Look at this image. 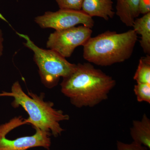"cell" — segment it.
I'll list each match as a JSON object with an SVG mask.
<instances>
[{"instance_id": "ac0fdd59", "label": "cell", "mask_w": 150, "mask_h": 150, "mask_svg": "<svg viewBox=\"0 0 150 150\" xmlns=\"http://www.w3.org/2000/svg\"><path fill=\"white\" fill-rule=\"evenodd\" d=\"M4 38L3 37V33L1 30L0 29V58L2 56L3 51H4V46H3Z\"/></svg>"}, {"instance_id": "3957f363", "label": "cell", "mask_w": 150, "mask_h": 150, "mask_svg": "<svg viewBox=\"0 0 150 150\" xmlns=\"http://www.w3.org/2000/svg\"><path fill=\"white\" fill-rule=\"evenodd\" d=\"M137 40L133 29L122 33L108 30L88 40L83 46V57L101 67L121 63L131 58Z\"/></svg>"}, {"instance_id": "4fadbf2b", "label": "cell", "mask_w": 150, "mask_h": 150, "mask_svg": "<svg viewBox=\"0 0 150 150\" xmlns=\"http://www.w3.org/2000/svg\"><path fill=\"white\" fill-rule=\"evenodd\" d=\"M26 124H28L26 119H23L21 116L12 118L7 123L0 125V138L6 137L12 130Z\"/></svg>"}, {"instance_id": "5bb4252c", "label": "cell", "mask_w": 150, "mask_h": 150, "mask_svg": "<svg viewBox=\"0 0 150 150\" xmlns=\"http://www.w3.org/2000/svg\"><path fill=\"white\" fill-rule=\"evenodd\" d=\"M134 92L139 102L150 103V84L137 83L134 86Z\"/></svg>"}, {"instance_id": "7c38bea8", "label": "cell", "mask_w": 150, "mask_h": 150, "mask_svg": "<svg viewBox=\"0 0 150 150\" xmlns=\"http://www.w3.org/2000/svg\"><path fill=\"white\" fill-rule=\"evenodd\" d=\"M137 83L150 84V56L147 55L140 59L134 76Z\"/></svg>"}, {"instance_id": "5b68a950", "label": "cell", "mask_w": 150, "mask_h": 150, "mask_svg": "<svg viewBox=\"0 0 150 150\" xmlns=\"http://www.w3.org/2000/svg\"><path fill=\"white\" fill-rule=\"evenodd\" d=\"M92 32L91 28L83 25L55 30L48 37L46 47L64 58H69L76 48L85 44L91 37Z\"/></svg>"}, {"instance_id": "8992f818", "label": "cell", "mask_w": 150, "mask_h": 150, "mask_svg": "<svg viewBox=\"0 0 150 150\" xmlns=\"http://www.w3.org/2000/svg\"><path fill=\"white\" fill-rule=\"evenodd\" d=\"M34 21L40 28L62 30L74 27L79 24L92 28L94 21L82 10L60 9L56 12L47 11L43 15L36 17Z\"/></svg>"}, {"instance_id": "30bf717a", "label": "cell", "mask_w": 150, "mask_h": 150, "mask_svg": "<svg viewBox=\"0 0 150 150\" xmlns=\"http://www.w3.org/2000/svg\"><path fill=\"white\" fill-rule=\"evenodd\" d=\"M133 142L150 149V120L144 114L140 120H134L130 129Z\"/></svg>"}, {"instance_id": "9a60e30c", "label": "cell", "mask_w": 150, "mask_h": 150, "mask_svg": "<svg viewBox=\"0 0 150 150\" xmlns=\"http://www.w3.org/2000/svg\"><path fill=\"white\" fill-rule=\"evenodd\" d=\"M60 9L81 10L83 0H55Z\"/></svg>"}, {"instance_id": "9c48e42d", "label": "cell", "mask_w": 150, "mask_h": 150, "mask_svg": "<svg viewBox=\"0 0 150 150\" xmlns=\"http://www.w3.org/2000/svg\"><path fill=\"white\" fill-rule=\"evenodd\" d=\"M116 14L127 27H132L140 14L139 0H117Z\"/></svg>"}, {"instance_id": "8fae6325", "label": "cell", "mask_w": 150, "mask_h": 150, "mask_svg": "<svg viewBox=\"0 0 150 150\" xmlns=\"http://www.w3.org/2000/svg\"><path fill=\"white\" fill-rule=\"evenodd\" d=\"M132 27L137 35H141L140 45L145 54H150V12L134 21Z\"/></svg>"}, {"instance_id": "52a82bcc", "label": "cell", "mask_w": 150, "mask_h": 150, "mask_svg": "<svg viewBox=\"0 0 150 150\" xmlns=\"http://www.w3.org/2000/svg\"><path fill=\"white\" fill-rule=\"evenodd\" d=\"M32 136L19 137L13 140L0 138V150H27L30 148L43 147L50 149L51 134L39 129H35Z\"/></svg>"}, {"instance_id": "6da1fadb", "label": "cell", "mask_w": 150, "mask_h": 150, "mask_svg": "<svg viewBox=\"0 0 150 150\" xmlns=\"http://www.w3.org/2000/svg\"><path fill=\"white\" fill-rule=\"evenodd\" d=\"M116 81L91 63L76 64L69 75L63 78L61 92L78 108L93 107L107 99Z\"/></svg>"}, {"instance_id": "7a4b0ae2", "label": "cell", "mask_w": 150, "mask_h": 150, "mask_svg": "<svg viewBox=\"0 0 150 150\" xmlns=\"http://www.w3.org/2000/svg\"><path fill=\"white\" fill-rule=\"evenodd\" d=\"M1 97L13 98L12 106L23 108L29 117L26 119L28 124H31L34 129L50 133L55 137L61 136L64 131L60 123L69 120V116L62 110L54 108L53 102L45 101L44 94L38 96L29 91L27 94L17 81L12 86L11 91L2 92Z\"/></svg>"}, {"instance_id": "277c9868", "label": "cell", "mask_w": 150, "mask_h": 150, "mask_svg": "<svg viewBox=\"0 0 150 150\" xmlns=\"http://www.w3.org/2000/svg\"><path fill=\"white\" fill-rule=\"evenodd\" d=\"M25 40V46L33 53V60L38 68L42 83L52 88L57 85L61 77L64 78L74 69L76 64H71L56 51L40 48L30 40L28 35L17 33Z\"/></svg>"}, {"instance_id": "2e32d148", "label": "cell", "mask_w": 150, "mask_h": 150, "mask_svg": "<svg viewBox=\"0 0 150 150\" xmlns=\"http://www.w3.org/2000/svg\"><path fill=\"white\" fill-rule=\"evenodd\" d=\"M117 150H149V149L144 146L132 142L131 144H127L117 141Z\"/></svg>"}, {"instance_id": "ba28073f", "label": "cell", "mask_w": 150, "mask_h": 150, "mask_svg": "<svg viewBox=\"0 0 150 150\" xmlns=\"http://www.w3.org/2000/svg\"><path fill=\"white\" fill-rule=\"evenodd\" d=\"M112 0H83L81 10L89 16L99 17L106 21L115 15Z\"/></svg>"}, {"instance_id": "e0dca14e", "label": "cell", "mask_w": 150, "mask_h": 150, "mask_svg": "<svg viewBox=\"0 0 150 150\" xmlns=\"http://www.w3.org/2000/svg\"><path fill=\"white\" fill-rule=\"evenodd\" d=\"M140 14H146L150 12V0H139Z\"/></svg>"}]
</instances>
